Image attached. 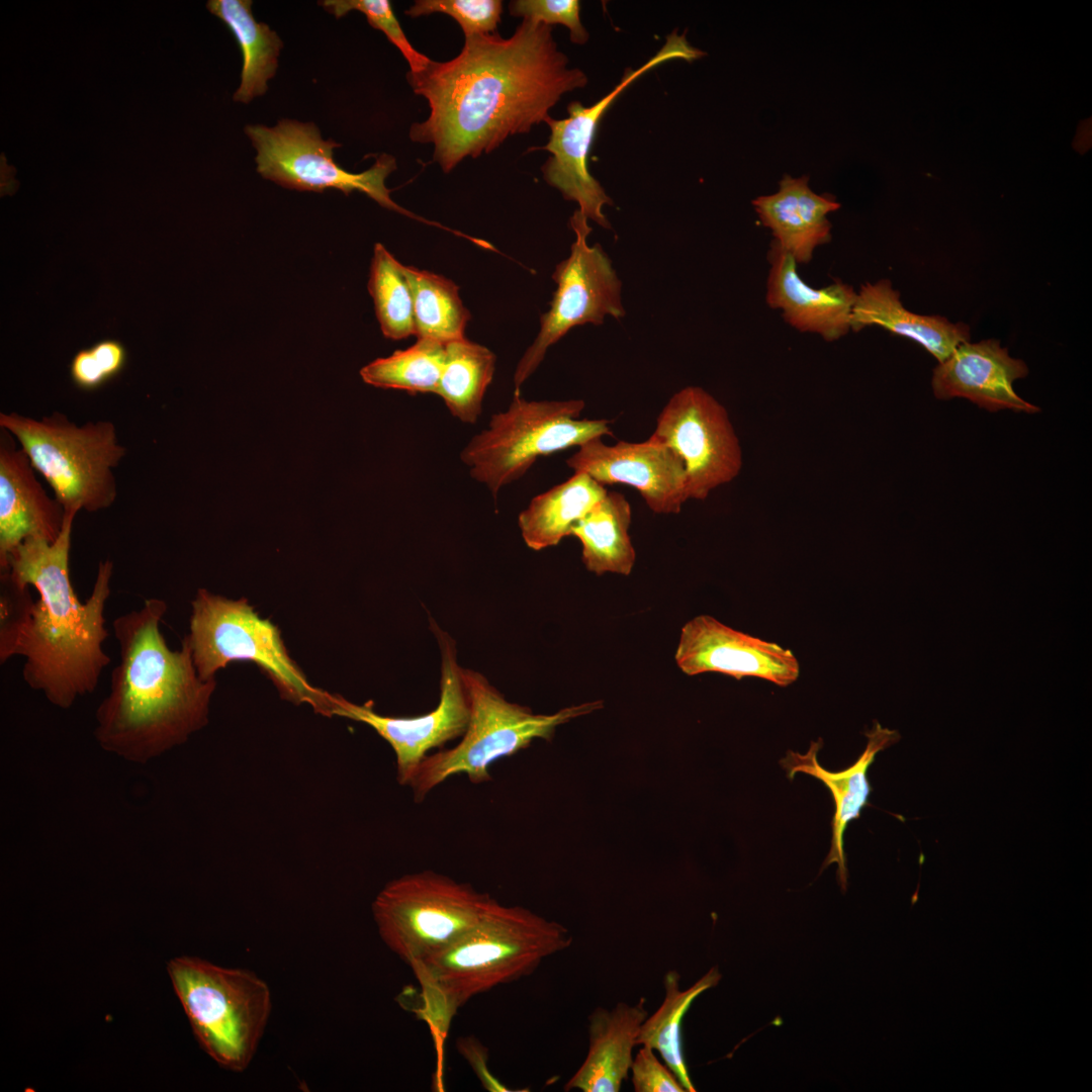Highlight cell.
Here are the masks:
<instances>
[{"label": "cell", "instance_id": "cb8c5ba5", "mask_svg": "<svg viewBox=\"0 0 1092 1092\" xmlns=\"http://www.w3.org/2000/svg\"><path fill=\"white\" fill-rule=\"evenodd\" d=\"M870 326H880L917 342L939 363L970 339L969 328L963 323L952 324L939 315H921L906 309L899 292L887 279L866 283L856 293L850 330L858 332Z\"/></svg>", "mask_w": 1092, "mask_h": 1092}, {"label": "cell", "instance_id": "2e32d148", "mask_svg": "<svg viewBox=\"0 0 1092 1092\" xmlns=\"http://www.w3.org/2000/svg\"><path fill=\"white\" fill-rule=\"evenodd\" d=\"M566 465L604 486L621 483L636 488L656 514H678L690 499L684 462L672 449L652 438L607 445L603 437H596L580 445Z\"/></svg>", "mask_w": 1092, "mask_h": 1092}, {"label": "cell", "instance_id": "9a60e30c", "mask_svg": "<svg viewBox=\"0 0 1092 1092\" xmlns=\"http://www.w3.org/2000/svg\"><path fill=\"white\" fill-rule=\"evenodd\" d=\"M434 633L441 651L440 700L426 714L392 717L377 713L371 702L358 705L335 695L333 715L370 726L395 754L396 780L410 786L419 766L433 749L461 737L466 730L470 707L458 664L454 640L435 623Z\"/></svg>", "mask_w": 1092, "mask_h": 1092}, {"label": "cell", "instance_id": "f546056e", "mask_svg": "<svg viewBox=\"0 0 1092 1092\" xmlns=\"http://www.w3.org/2000/svg\"><path fill=\"white\" fill-rule=\"evenodd\" d=\"M414 301L416 336L442 344L464 337L470 318L458 286L451 280L413 266L402 265Z\"/></svg>", "mask_w": 1092, "mask_h": 1092}, {"label": "cell", "instance_id": "74e56055", "mask_svg": "<svg viewBox=\"0 0 1092 1092\" xmlns=\"http://www.w3.org/2000/svg\"><path fill=\"white\" fill-rule=\"evenodd\" d=\"M458 1052L472 1067L482 1086L490 1092L511 1091L489 1072L486 1064L488 1058L487 1049L475 1037H458L456 1041Z\"/></svg>", "mask_w": 1092, "mask_h": 1092}, {"label": "cell", "instance_id": "277c9868", "mask_svg": "<svg viewBox=\"0 0 1092 1092\" xmlns=\"http://www.w3.org/2000/svg\"><path fill=\"white\" fill-rule=\"evenodd\" d=\"M572 943L569 930L521 906L494 900L480 921L445 948L411 966L449 1020L471 998L531 975Z\"/></svg>", "mask_w": 1092, "mask_h": 1092}, {"label": "cell", "instance_id": "484cf974", "mask_svg": "<svg viewBox=\"0 0 1092 1092\" xmlns=\"http://www.w3.org/2000/svg\"><path fill=\"white\" fill-rule=\"evenodd\" d=\"M632 510L624 494L608 491L606 495L571 529L570 535L581 544V560L598 575H629L636 560L629 536Z\"/></svg>", "mask_w": 1092, "mask_h": 1092}, {"label": "cell", "instance_id": "3957f363", "mask_svg": "<svg viewBox=\"0 0 1092 1092\" xmlns=\"http://www.w3.org/2000/svg\"><path fill=\"white\" fill-rule=\"evenodd\" d=\"M167 609L150 598L112 622L119 662L96 710L94 737L104 751L133 763L161 756L204 727L216 686L198 675L185 638L180 650L168 646L160 629Z\"/></svg>", "mask_w": 1092, "mask_h": 1092}, {"label": "cell", "instance_id": "5bb4252c", "mask_svg": "<svg viewBox=\"0 0 1092 1092\" xmlns=\"http://www.w3.org/2000/svg\"><path fill=\"white\" fill-rule=\"evenodd\" d=\"M650 438L672 449L684 462L690 499H706L742 468L740 442L728 412L699 386H686L669 398Z\"/></svg>", "mask_w": 1092, "mask_h": 1092}, {"label": "cell", "instance_id": "8992f818", "mask_svg": "<svg viewBox=\"0 0 1092 1092\" xmlns=\"http://www.w3.org/2000/svg\"><path fill=\"white\" fill-rule=\"evenodd\" d=\"M470 716L458 744L430 753L410 787L416 802L450 777L465 775L473 784L491 780L496 760L526 748L535 739L550 740L558 726L602 708L601 701L565 707L553 714H535L508 701L480 672L462 668Z\"/></svg>", "mask_w": 1092, "mask_h": 1092}, {"label": "cell", "instance_id": "83f0119b", "mask_svg": "<svg viewBox=\"0 0 1092 1092\" xmlns=\"http://www.w3.org/2000/svg\"><path fill=\"white\" fill-rule=\"evenodd\" d=\"M721 975L711 968L690 988L680 989V975L673 970L663 978L664 998L658 1009L641 1025L637 1045H647L657 1052L663 1062L675 1074L686 1092H695L682 1051L681 1023L695 999L706 990L716 986Z\"/></svg>", "mask_w": 1092, "mask_h": 1092}, {"label": "cell", "instance_id": "1f68e13d", "mask_svg": "<svg viewBox=\"0 0 1092 1092\" xmlns=\"http://www.w3.org/2000/svg\"><path fill=\"white\" fill-rule=\"evenodd\" d=\"M368 291L385 338L402 340L416 335L413 295L402 264L380 243L374 246Z\"/></svg>", "mask_w": 1092, "mask_h": 1092}, {"label": "cell", "instance_id": "4dcf8cb0", "mask_svg": "<svg viewBox=\"0 0 1092 1092\" xmlns=\"http://www.w3.org/2000/svg\"><path fill=\"white\" fill-rule=\"evenodd\" d=\"M445 362V344L418 339L404 350L378 358L360 370L363 381L411 393H436Z\"/></svg>", "mask_w": 1092, "mask_h": 1092}, {"label": "cell", "instance_id": "603a6c76", "mask_svg": "<svg viewBox=\"0 0 1092 1092\" xmlns=\"http://www.w3.org/2000/svg\"><path fill=\"white\" fill-rule=\"evenodd\" d=\"M866 736L868 743L860 757L853 765L838 772L826 770L819 764L817 753L822 746L821 739L811 742L805 754L789 751L781 760L790 779H793L797 772H804L820 780L831 791L835 812L832 820L831 847L824 866L837 863V874L843 889L847 878L843 834L847 824L860 816V811L868 802L871 792L867 778L868 768L878 752L900 739L896 730L883 728L879 722L874 723Z\"/></svg>", "mask_w": 1092, "mask_h": 1092}, {"label": "cell", "instance_id": "f1b7e54d", "mask_svg": "<svg viewBox=\"0 0 1092 1092\" xmlns=\"http://www.w3.org/2000/svg\"><path fill=\"white\" fill-rule=\"evenodd\" d=\"M494 364L490 350L465 338L445 344V362L436 394L461 422L477 421Z\"/></svg>", "mask_w": 1092, "mask_h": 1092}, {"label": "cell", "instance_id": "8fae6325", "mask_svg": "<svg viewBox=\"0 0 1092 1092\" xmlns=\"http://www.w3.org/2000/svg\"><path fill=\"white\" fill-rule=\"evenodd\" d=\"M245 130L257 151V172L262 177L298 191L334 188L346 195L360 191L382 207L428 222L391 199L385 179L396 169L394 157L381 154L368 170L351 173L334 160V150L341 145L323 140L314 123L281 119L273 127L256 124Z\"/></svg>", "mask_w": 1092, "mask_h": 1092}, {"label": "cell", "instance_id": "52a82bcc", "mask_svg": "<svg viewBox=\"0 0 1092 1092\" xmlns=\"http://www.w3.org/2000/svg\"><path fill=\"white\" fill-rule=\"evenodd\" d=\"M0 427L20 443L66 511L95 513L115 502L112 469L126 449L118 442L112 422L77 426L59 412L39 420L12 412L0 414Z\"/></svg>", "mask_w": 1092, "mask_h": 1092}, {"label": "cell", "instance_id": "ba28073f", "mask_svg": "<svg viewBox=\"0 0 1092 1092\" xmlns=\"http://www.w3.org/2000/svg\"><path fill=\"white\" fill-rule=\"evenodd\" d=\"M191 607L185 640L202 679L215 678V673L233 661H253L270 675L283 698L333 716L334 695L308 682L289 656L278 628L261 618L247 600L198 589Z\"/></svg>", "mask_w": 1092, "mask_h": 1092}, {"label": "cell", "instance_id": "44dd1931", "mask_svg": "<svg viewBox=\"0 0 1092 1092\" xmlns=\"http://www.w3.org/2000/svg\"><path fill=\"white\" fill-rule=\"evenodd\" d=\"M761 223L774 236L772 243L790 254L797 264L811 261L818 246L831 239L830 212L840 203L829 194H817L809 187V177L784 175L779 190L752 201Z\"/></svg>", "mask_w": 1092, "mask_h": 1092}, {"label": "cell", "instance_id": "d6986e66", "mask_svg": "<svg viewBox=\"0 0 1092 1092\" xmlns=\"http://www.w3.org/2000/svg\"><path fill=\"white\" fill-rule=\"evenodd\" d=\"M66 510L43 489L34 468L13 436L0 437V568L9 553L28 538L54 543L60 536Z\"/></svg>", "mask_w": 1092, "mask_h": 1092}, {"label": "cell", "instance_id": "30bf717a", "mask_svg": "<svg viewBox=\"0 0 1092 1092\" xmlns=\"http://www.w3.org/2000/svg\"><path fill=\"white\" fill-rule=\"evenodd\" d=\"M494 900L468 883L425 870L388 882L371 910L384 944L411 967L466 933Z\"/></svg>", "mask_w": 1092, "mask_h": 1092}, {"label": "cell", "instance_id": "e0dca14e", "mask_svg": "<svg viewBox=\"0 0 1092 1092\" xmlns=\"http://www.w3.org/2000/svg\"><path fill=\"white\" fill-rule=\"evenodd\" d=\"M675 662L688 675L718 672L736 679L751 676L779 687L800 675L795 654L774 642L735 630L709 615H700L681 628Z\"/></svg>", "mask_w": 1092, "mask_h": 1092}, {"label": "cell", "instance_id": "7a4b0ae2", "mask_svg": "<svg viewBox=\"0 0 1092 1092\" xmlns=\"http://www.w3.org/2000/svg\"><path fill=\"white\" fill-rule=\"evenodd\" d=\"M77 513L66 511L54 543L28 538L1 567L0 662L23 657L25 684L64 710L96 690L111 661L103 643L108 637L104 610L111 594L113 562H99L92 592L82 603L70 574Z\"/></svg>", "mask_w": 1092, "mask_h": 1092}, {"label": "cell", "instance_id": "7402d4cb", "mask_svg": "<svg viewBox=\"0 0 1092 1092\" xmlns=\"http://www.w3.org/2000/svg\"><path fill=\"white\" fill-rule=\"evenodd\" d=\"M645 998L631 1005L617 1003L612 1009L597 1007L588 1016V1050L565 1091L618 1092L629 1079L633 1049L648 1016Z\"/></svg>", "mask_w": 1092, "mask_h": 1092}, {"label": "cell", "instance_id": "836d02e7", "mask_svg": "<svg viewBox=\"0 0 1092 1092\" xmlns=\"http://www.w3.org/2000/svg\"><path fill=\"white\" fill-rule=\"evenodd\" d=\"M126 363L125 346L115 339H103L73 356L70 377L78 388L95 390L118 376Z\"/></svg>", "mask_w": 1092, "mask_h": 1092}, {"label": "cell", "instance_id": "d590c367", "mask_svg": "<svg viewBox=\"0 0 1092 1092\" xmlns=\"http://www.w3.org/2000/svg\"><path fill=\"white\" fill-rule=\"evenodd\" d=\"M513 16L523 17L547 25L562 24L570 31V40L584 44L588 32L581 23L577 0H515L509 4Z\"/></svg>", "mask_w": 1092, "mask_h": 1092}, {"label": "cell", "instance_id": "d4e9b609", "mask_svg": "<svg viewBox=\"0 0 1092 1092\" xmlns=\"http://www.w3.org/2000/svg\"><path fill=\"white\" fill-rule=\"evenodd\" d=\"M607 492L604 485L578 471L536 495L518 518L525 544L535 551L558 545Z\"/></svg>", "mask_w": 1092, "mask_h": 1092}, {"label": "cell", "instance_id": "8d00e7d4", "mask_svg": "<svg viewBox=\"0 0 1092 1092\" xmlns=\"http://www.w3.org/2000/svg\"><path fill=\"white\" fill-rule=\"evenodd\" d=\"M630 1074L636 1092H686L675 1074L647 1045H640L633 1058Z\"/></svg>", "mask_w": 1092, "mask_h": 1092}, {"label": "cell", "instance_id": "7c38bea8", "mask_svg": "<svg viewBox=\"0 0 1092 1092\" xmlns=\"http://www.w3.org/2000/svg\"><path fill=\"white\" fill-rule=\"evenodd\" d=\"M587 217L578 209L569 219L575 234L570 255L556 265L552 275L557 284L550 308L540 317V331L519 361L514 384L520 386L535 372L549 347L570 329L584 324L601 325L610 315L625 314L622 283L600 245L588 246L592 231Z\"/></svg>", "mask_w": 1092, "mask_h": 1092}, {"label": "cell", "instance_id": "4316f807", "mask_svg": "<svg viewBox=\"0 0 1092 1092\" xmlns=\"http://www.w3.org/2000/svg\"><path fill=\"white\" fill-rule=\"evenodd\" d=\"M251 0H209L206 8L234 34L243 56L241 83L233 98L248 103L265 94L277 70L282 41L266 23L255 19Z\"/></svg>", "mask_w": 1092, "mask_h": 1092}, {"label": "cell", "instance_id": "e575fe53", "mask_svg": "<svg viewBox=\"0 0 1092 1092\" xmlns=\"http://www.w3.org/2000/svg\"><path fill=\"white\" fill-rule=\"evenodd\" d=\"M432 13H445L461 26L464 35L496 32L503 13L499 0H418L405 11L406 15L419 17Z\"/></svg>", "mask_w": 1092, "mask_h": 1092}, {"label": "cell", "instance_id": "ffe728a7", "mask_svg": "<svg viewBox=\"0 0 1092 1092\" xmlns=\"http://www.w3.org/2000/svg\"><path fill=\"white\" fill-rule=\"evenodd\" d=\"M770 264L765 299L771 308L781 309L784 320L801 332L820 335L835 341L850 331V318L856 299L854 289L837 280L814 288L799 275L794 258L771 242Z\"/></svg>", "mask_w": 1092, "mask_h": 1092}, {"label": "cell", "instance_id": "9c48e42d", "mask_svg": "<svg viewBox=\"0 0 1092 1092\" xmlns=\"http://www.w3.org/2000/svg\"><path fill=\"white\" fill-rule=\"evenodd\" d=\"M584 405L582 399L529 401L516 391L510 406L491 417L460 458L470 475L496 495L539 457L613 435L608 420L579 419Z\"/></svg>", "mask_w": 1092, "mask_h": 1092}, {"label": "cell", "instance_id": "ac0fdd59", "mask_svg": "<svg viewBox=\"0 0 1092 1092\" xmlns=\"http://www.w3.org/2000/svg\"><path fill=\"white\" fill-rule=\"evenodd\" d=\"M1021 360L994 339L965 342L933 371L932 388L937 398L965 397L990 412L1012 410L1036 413L1039 408L1017 395L1013 382L1027 375Z\"/></svg>", "mask_w": 1092, "mask_h": 1092}, {"label": "cell", "instance_id": "4fadbf2b", "mask_svg": "<svg viewBox=\"0 0 1092 1092\" xmlns=\"http://www.w3.org/2000/svg\"><path fill=\"white\" fill-rule=\"evenodd\" d=\"M703 56L705 52L691 46L686 33L678 34L675 29L652 58L635 70L627 69L620 83L598 102L586 107L572 101L567 106L568 117L555 119L549 116L545 121L550 128L549 141L538 148L551 154L541 168L545 181L558 189L564 199L575 201L578 210L587 218L610 229L602 208L606 204L612 205L613 201L600 182L589 174L586 163L602 116L615 99L644 73L671 60L693 62Z\"/></svg>", "mask_w": 1092, "mask_h": 1092}, {"label": "cell", "instance_id": "d6a6232c", "mask_svg": "<svg viewBox=\"0 0 1092 1092\" xmlns=\"http://www.w3.org/2000/svg\"><path fill=\"white\" fill-rule=\"evenodd\" d=\"M318 4L337 18L353 10L363 13L368 23L381 30L398 49L408 63L411 73L423 71L431 62L408 41L388 0H324Z\"/></svg>", "mask_w": 1092, "mask_h": 1092}, {"label": "cell", "instance_id": "5b68a950", "mask_svg": "<svg viewBox=\"0 0 1092 1092\" xmlns=\"http://www.w3.org/2000/svg\"><path fill=\"white\" fill-rule=\"evenodd\" d=\"M167 971L200 1048L221 1068L245 1071L272 1010L267 983L250 970L195 957L174 958Z\"/></svg>", "mask_w": 1092, "mask_h": 1092}, {"label": "cell", "instance_id": "6da1fadb", "mask_svg": "<svg viewBox=\"0 0 1092 1092\" xmlns=\"http://www.w3.org/2000/svg\"><path fill=\"white\" fill-rule=\"evenodd\" d=\"M568 64L552 27L530 19L509 38L465 36L454 59L431 60L423 71L407 73L414 93L430 108L426 120L412 124L410 138L432 144L433 160L449 173L464 158H478L545 122L565 93L584 87V72Z\"/></svg>", "mask_w": 1092, "mask_h": 1092}]
</instances>
